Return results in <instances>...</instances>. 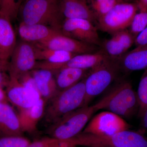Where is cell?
Instances as JSON below:
<instances>
[{
  "label": "cell",
  "instance_id": "1",
  "mask_svg": "<svg viewBox=\"0 0 147 147\" xmlns=\"http://www.w3.org/2000/svg\"><path fill=\"white\" fill-rule=\"evenodd\" d=\"M110 97L109 93L94 105L81 107L64 116L50 125L47 130V134L50 137L60 140L75 137L85 128L94 114L105 109Z\"/></svg>",
  "mask_w": 147,
  "mask_h": 147
},
{
  "label": "cell",
  "instance_id": "2",
  "mask_svg": "<svg viewBox=\"0 0 147 147\" xmlns=\"http://www.w3.org/2000/svg\"><path fill=\"white\" fill-rule=\"evenodd\" d=\"M86 77L68 89L58 91L48 101L43 115L45 122L52 124L83 106L86 96Z\"/></svg>",
  "mask_w": 147,
  "mask_h": 147
},
{
  "label": "cell",
  "instance_id": "3",
  "mask_svg": "<svg viewBox=\"0 0 147 147\" xmlns=\"http://www.w3.org/2000/svg\"><path fill=\"white\" fill-rule=\"evenodd\" d=\"M19 12L25 24H42L59 31L64 19L59 0H26Z\"/></svg>",
  "mask_w": 147,
  "mask_h": 147
},
{
  "label": "cell",
  "instance_id": "4",
  "mask_svg": "<svg viewBox=\"0 0 147 147\" xmlns=\"http://www.w3.org/2000/svg\"><path fill=\"white\" fill-rule=\"evenodd\" d=\"M75 146L87 147H147V139L138 132L127 130L107 136L84 133L65 140Z\"/></svg>",
  "mask_w": 147,
  "mask_h": 147
},
{
  "label": "cell",
  "instance_id": "5",
  "mask_svg": "<svg viewBox=\"0 0 147 147\" xmlns=\"http://www.w3.org/2000/svg\"><path fill=\"white\" fill-rule=\"evenodd\" d=\"M120 71L117 61L110 57L91 69L85 80L86 96L82 107L88 105L94 97L105 91Z\"/></svg>",
  "mask_w": 147,
  "mask_h": 147
},
{
  "label": "cell",
  "instance_id": "6",
  "mask_svg": "<svg viewBox=\"0 0 147 147\" xmlns=\"http://www.w3.org/2000/svg\"><path fill=\"white\" fill-rule=\"evenodd\" d=\"M138 10L137 3H118L96 23L100 30L113 35L129 28Z\"/></svg>",
  "mask_w": 147,
  "mask_h": 147
},
{
  "label": "cell",
  "instance_id": "7",
  "mask_svg": "<svg viewBox=\"0 0 147 147\" xmlns=\"http://www.w3.org/2000/svg\"><path fill=\"white\" fill-rule=\"evenodd\" d=\"M110 94V99L105 109L121 117L129 118L138 113L139 105L137 93L130 82H121Z\"/></svg>",
  "mask_w": 147,
  "mask_h": 147
},
{
  "label": "cell",
  "instance_id": "8",
  "mask_svg": "<svg viewBox=\"0 0 147 147\" xmlns=\"http://www.w3.org/2000/svg\"><path fill=\"white\" fill-rule=\"evenodd\" d=\"M10 58L9 71L11 79L18 80L34 69L37 63L33 45L23 40L16 43Z\"/></svg>",
  "mask_w": 147,
  "mask_h": 147
},
{
  "label": "cell",
  "instance_id": "9",
  "mask_svg": "<svg viewBox=\"0 0 147 147\" xmlns=\"http://www.w3.org/2000/svg\"><path fill=\"white\" fill-rule=\"evenodd\" d=\"M130 125L121 117L110 111L98 113L91 120L83 133L107 136L130 128Z\"/></svg>",
  "mask_w": 147,
  "mask_h": 147
},
{
  "label": "cell",
  "instance_id": "10",
  "mask_svg": "<svg viewBox=\"0 0 147 147\" xmlns=\"http://www.w3.org/2000/svg\"><path fill=\"white\" fill-rule=\"evenodd\" d=\"M97 28L93 23L81 18L64 19L62 24V34L73 39L101 47V42Z\"/></svg>",
  "mask_w": 147,
  "mask_h": 147
},
{
  "label": "cell",
  "instance_id": "11",
  "mask_svg": "<svg viewBox=\"0 0 147 147\" xmlns=\"http://www.w3.org/2000/svg\"><path fill=\"white\" fill-rule=\"evenodd\" d=\"M6 88L7 100L18 111L30 108L41 98L37 90L25 86L17 79H10Z\"/></svg>",
  "mask_w": 147,
  "mask_h": 147
},
{
  "label": "cell",
  "instance_id": "12",
  "mask_svg": "<svg viewBox=\"0 0 147 147\" xmlns=\"http://www.w3.org/2000/svg\"><path fill=\"white\" fill-rule=\"evenodd\" d=\"M34 44L41 47L66 51L76 55L95 53L101 48L76 40L65 35L61 32L45 41Z\"/></svg>",
  "mask_w": 147,
  "mask_h": 147
},
{
  "label": "cell",
  "instance_id": "13",
  "mask_svg": "<svg viewBox=\"0 0 147 147\" xmlns=\"http://www.w3.org/2000/svg\"><path fill=\"white\" fill-rule=\"evenodd\" d=\"M18 114L7 101L0 102V137L23 136Z\"/></svg>",
  "mask_w": 147,
  "mask_h": 147
},
{
  "label": "cell",
  "instance_id": "14",
  "mask_svg": "<svg viewBox=\"0 0 147 147\" xmlns=\"http://www.w3.org/2000/svg\"><path fill=\"white\" fill-rule=\"evenodd\" d=\"M59 30L42 24H27L21 22L18 28L19 36L29 43L42 42L60 32Z\"/></svg>",
  "mask_w": 147,
  "mask_h": 147
},
{
  "label": "cell",
  "instance_id": "15",
  "mask_svg": "<svg viewBox=\"0 0 147 147\" xmlns=\"http://www.w3.org/2000/svg\"><path fill=\"white\" fill-rule=\"evenodd\" d=\"M117 61L121 71L125 73L146 69L147 68V44L136 46Z\"/></svg>",
  "mask_w": 147,
  "mask_h": 147
},
{
  "label": "cell",
  "instance_id": "16",
  "mask_svg": "<svg viewBox=\"0 0 147 147\" xmlns=\"http://www.w3.org/2000/svg\"><path fill=\"white\" fill-rule=\"evenodd\" d=\"M30 72L41 98L47 103L59 91L55 73L44 69H35Z\"/></svg>",
  "mask_w": 147,
  "mask_h": 147
},
{
  "label": "cell",
  "instance_id": "17",
  "mask_svg": "<svg viewBox=\"0 0 147 147\" xmlns=\"http://www.w3.org/2000/svg\"><path fill=\"white\" fill-rule=\"evenodd\" d=\"M16 45L11 21L0 11V59L8 61Z\"/></svg>",
  "mask_w": 147,
  "mask_h": 147
},
{
  "label": "cell",
  "instance_id": "18",
  "mask_svg": "<svg viewBox=\"0 0 147 147\" xmlns=\"http://www.w3.org/2000/svg\"><path fill=\"white\" fill-rule=\"evenodd\" d=\"M46 104L44 99L40 98L30 108L19 111L18 116L24 133L33 134L36 131L38 123L44 115Z\"/></svg>",
  "mask_w": 147,
  "mask_h": 147
},
{
  "label": "cell",
  "instance_id": "19",
  "mask_svg": "<svg viewBox=\"0 0 147 147\" xmlns=\"http://www.w3.org/2000/svg\"><path fill=\"white\" fill-rule=\"evenodd\" d=\"M62 14L64 19L81 18L92 23L96 18L84 0H59Z\"/></svg>",
  "mask_w": 147,
  "mask_h": 147
},
{
  "label": "cell",
  "instance_id": "20",
  "mask_svg": "<svg viewBox=\"0 0 147 147\" xmlns=\"http://www.w3.org/2000/svg\"><path fill=\"white\" fill-rule=\"evenodd\" d=\"M109 58L110 57L107 53L103 49L100 48V50L95 53L75 55L70 60L64 64L61 68L71 67L91 69L99 65Z\"/></svg>",
  "mask_w": 147,
  "mask_h": 147
},
{
  "label": "cell",
  "instance_id": "21",
  "mask_svg": "<svg viewBox=\"0 0 147 147\" xmlns=\"http://www.w3.org/2000/svg\"><path fill=\"white\" fill-rule=\"evenodd\" d=\"M90 70L64 67L56 71L55 78L58 90L67 89L79 83L86 77Z\"/></svg>",
  "mask_w": 147,
  "mask_h": 147
},
{
  "label": "cell",
  "instance_id": "22",
  "mask_svg": "<svg viewBox=\"0 0 147 147\" xmlns=\"http://www.w3.org/2000/svg\"><path fill=\"white\" fill-rule=\"evenodd\" d=\"M94 13L96 21L106 14L114 6L123 2L120 0H84Z\"/></svg>",
  "mask_w": 147,
  "mask_h": 147
},
{
  "label": "cell",
  "instance_id": "23",
  "mask_svg": "<svg viewBox=\"0 0 147 147\" xmlns=\"http://www.w3.org/2000/svg\"><path fill=\"white\" fill-rule=\"evenodd\" d=\"M101 48L110 58L116 61L127 53L121 42L114 35L110 39L105 40L102 42Z\"/></svg>",
  "mask_w": 147,
  "mask_h": 147
},
{
  "label": "cell",
  "instance_id": "24",
  "mask_svg": "<svg viewBox=\"0 0 147 147\" xmlns=\"http://www.w3.org/2000/svg\"><path fill=\"white\" fill-rule=\"evenodd\" d=\"M22 4L23 0H1L0 11L11 21L18 16Z\"/></svg>",
  "mask_w": 147,
  "mask_h": 147
},
{
  "label": "cell",
  "instance_id": "25",
  "mask_svg": "<svg viewBox=\"0 0 147 147\" xmlns=\"http://www.w3.org/2000/svg\"><path fill=\"white\" fill-rule=\"evenodd\" d=\"M137 94L139 105L138 115L142 118L147 107V68L141 77Z\"/></svg>",
  "mask_w": 147,
  "mask_h": 147
},
{
  "label": "cell",
  "instance_id": "26",
  "mask_svg": "<svg viewBox=\"0 0 147 147\" xmlns=\"http://www.w3.org/2000/svg\"><path fill=\"white\" fill-rule=\"evenodd\" d=\"M147 26V11H139L134 16L131 25L129 32L136 39L137 37Z\"/></svg>",
  "mask_w": 147,
  "mask_h": 147
},
{
  "label": "cell",
  "instance_id": "27",
  "mask_svg": "<svg viewBox=\"0 0 147 147\" xmlns=\"http://www.w3.org/2000/svg\"><path fill=\"white\" fill-rule=\"evenodd\" d=\"M31 142L23 136L0 137V147H26Z\"/></svg>",
  "mask_w": 147,
  "mask_h": 147
},
{
  "label": "cell",
  "instance_id": "28",
  "mask_svg": "<svg viewBox=\"0 0 147 147\" xmlns=\"http://www.w3.org/2000/svg\"><path fill=\"white\" fill-rule=\"evenodd\" d=\"M113 35L118 40L126 51L135 42V38L127 29L121 31Z\"/></svg>",
  "mask_w": 147,
  "mask_h": 147
},
{
  "label": "cell",
  "instance_id": "29",
  "mask_svg": "<svg viewBox=\"0 0 147 147\" xmlns=\"http://www.w3.org/2000/svg\"><path fill=\"white\" fill-rule=\"evenodd\" d=\"M10 80L8 61L0 59V88H6Z\"/></svg>",
  "mask_w": 147,
  "mask_h": 147
},
{
  "label": "cell",
  "instance_id": "30",
  "mask_svg": "<svg viewBox=\"0 0 147 147\" xmlns=\"http://www.w3.org/2000/svg\"><path fill=\"white\" fill-rule=\"evenodd\" d=\"M59 140L50 137H45L31 142L26 147H53Z\"/></svg>",
  "mask_w": 147,
  "mask_h": 147
},
{
  "label": "cell",
  "instance_id": "31",
  "mask_svg": "<svg viewBox=\"0 0 147 147\" xmlns=\"http://www.w3.org/2000/svg\"><path fill=\"white\" fill-rule=\"evenodd\" d=\"M134 43L136 46L147 44V26L146 28L137 37Z\"/></svg>",
  "mask_w": 147,
  "mask_h": 147
},
{
  "label": "cell",
  "instance_id": "32",
  "mask_svg": "<svg viewBox=\"0 0 147 147\" xmlns=\"http://www.w3.org/2000/svg\"><path fill=\"white\" fill-rule=\"evenodd\" d=\"M56 147H78L66 140H60L55 145Z\"/></svg>",
  "mask_w": 147,
  "mask_h": 147
},
{
  "label": "cell",
  "instance_id": "33",
  "mask_svg": "<svg viewBox=\"0 0 147 147\" xmlns=\"http://www.w3.org/2000/svg\"><path fill=\"white\" fill-rule=\"evenodd\" d=\"M137 3L139 11H147V0H138Z\"/></svg>",
  "mask_w": 147,
  "mask_h": 147
},
{
  "label": "cell",
  "instance_id": "34",
  "mask_svg": "<svg viewBox=\"0 0 147 147\" xmlns=\"http://www.w3.org/2000/svg\"><path fill=\"white\" fill-rule=\"evenodd\" d=\"M142 124L143 128L147 129V107L142 117Z\"/></svg>",
  "mask_w": 147,
  "mask_h": 147
},
{
  "label": "cell",
  "instance_id": "35",
  "mask_svg": "<svg viewBox=\"0 0 147 147\" xmlns=\"http://www.w3.org/2000/svg\"><path fill=\"white\" fill-rule=\"evenodd\" d=\"M7 100L5 92L2 88H0V102Z\"/></svg>",
  "mask_w": 147,
  "mask_h": 147
},
{
  "label": "cell",
  "instance_id": "36",
  "mask_svg": "<svg viewBox=\"0 0 147 147\" xmlns=\"http://www.w3.org/2000/svg\"><path fill=\"white\" fill-rule=\"evenodd\" d=\"M120 1H121L123 2L131 3H134V2L137 1H138V0H120Z\"/></svg>",
  "mask_w": 147,
  "mask_h": 147
},
{
  "label": "cell",
  "instance_id": "37",
  "mask_svg": "<svg viewBox=\"0 0 147 147\" xmlns=\"http://www.w3.org/2000/svg\"><path fill=\"white\" fill-rule=\"evenodd\" d=\"M56 144H55V146H53V147H56V146H55V145H56Z\"/></svg>",
  "mask_w": 147,
  "mask_h": 147
},
{
  "label": "cell",
  "instance_id": "38",
  "mask_svg": "<svg viewBox=\"0 0 147 147\" xmlns=\"http://www.w3.org/2000/svg\"><path fill=\"white\" fill-rule=\"evenodd\" d=\"M1 0H0V3H1Z\"/></svg>",
  "mask_w": 147,
  "mask_h": 147
}]
</instances>
